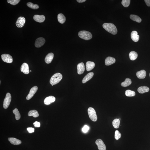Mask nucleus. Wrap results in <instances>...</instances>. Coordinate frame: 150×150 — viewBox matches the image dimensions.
<instances>
[{
    "instance_id": "1",
    "label": "nucleus",
    "mask_w": 150,
    "mask_h": 150,
    "mask_svg": "<svg viewBox=\"0 0 150 150\" xmlns=\"http://www.w3.org/2000/svg\"><path fill=\"white\" fill-rule=\"evenodd\" d=\"M103 28L112 35H115L117 33V30L115 26L112 23H105L103 25Z\"/></svg>"
},
{
    "instance_id": "2",
    "label": "nucleus",
    "mask_w": 150,
    "mask_h": 150,
    "mask_svg": "<svg viewBox=\"0 0 150 150\" xmlns=\"http://www.w3.org/2000/svg\"><path fill=\"white\" fill-rule=\"evenodd\" d=\"M63 76L62 74L60 73H56L54 74L50 80V83L52 86L58 84L62 80Z\"/></svg>"
},
{
    "instance_id": "3",
    "label": "nucleus",
    "mask_w": 150,
    "mask_h": 150,
    "mask_svg": "<svg viewBox=\"0 0 150 150\" xmlns=\"http://www.w3.org/2000/svg\"><path fill=\"white\" fill-rule=\"evenodd\" d=\"M78 35L80 38L86 40H90L92 37L90 32L85 30L80 31L78 33Z\"/></svg>"
},
{
    "instance_id": "4",
    "label": "nucleus",
    "mask_w": 150,
    "mask_h": 150,
    "mask_svg": "<svg viewBox=\"0 0 150 150\" xmlns=\"http://www.w3.org/2000/svg\"><path fill=\"white\" fill-rule=\"evenodd\" d=\"M88 112L90 119L93 122H96L97 119V117L94 109L92 107H89L88 109Z\"/></svg>"
},
{
    "instance_id": "5",
    "label": "nucleus",
    "mask_w": 150,
    "mask_h": 150,
    "mask_svg": "<svg viewBox=\"0 0 150 150\" xmlns=\"http://www.w3.org/2000/svg\"><path fill=\"white\" fill-rule=\"evenodd\" d=\"M11 94L9 93H7L5 98L3 101V107L4 108L6 109L8 108L11 103Z\"/></svg>"
},
{
    "instance_id": "6",
    "label": "nucleus",
    "mask_w": 150,
    "mask_h": 150,
    "mask_svg": "<svg viewBox=\"0 0 150 150\" xmlns=\"http://www.w3.org/2000/svg\"><path fill=\"white\" fill-rule=\"evenodd\" d=\"M2 60L5 62L11 63L13 62V58L11 56L8 54H3L1 56Z\"/></svg>"
},
{
    "instance_id": "7",
    "label": "nucleus",
    "mask_w": 150,
    "mask_h": 150,
    "mask_svg": "<svg viewBox=\"0 0 150 150\" xmlns=\"http://www.w3.org/2000/svg\"><path fill=\"white\" fill-rule=\"evenodd\" d=\"M26 20L24 17L20 16L17 20L16 23V26L18 28H22L24 25Z\"/></svg>"
},
{
    "instance_id": "8",
    "label": "nucleus",
    "mask_w": 150,
    "mask_h": 150,
    "mask_svg": "<svg viewBox=\"0 0 150 150\" xmlns=\"http://www.w3.org/2000/svg\"><path fill=\"white\" fill-rule=\"evenodd\" d=\"M96 144L98 146V149L99 150H106V146L102 140L98 139L96 140L95 142Z\"/></svg>"
},
{
    "instance_id": "9",
    "label": "nucleus",
    "mask_w": 150,
    "mask_h": 150,
    "mask_svg": "<svg viewBox=\"0 0 150 150\" xmlns=\"http://www.w3.org/2000/svg\"><path fill=\"white\" fill-rule=\"evenodd\" d=\"M45 42V40L43 38L40 37L36 39L35 43V46L37 48H39L43 46Z\"/></svg>"
},
{
    "instance_id": "10",
    "label": "nucleus",
    "mask_w": 150,
    "mask_h": 150,
    "mask_svg": "<svg viewBox=\"0 0 150 150\" xmlns=\"http://www.w3.org/2000/svg\"><path fill=\"white\" fill-rule=\"evenodd\" d=\"M38 89V88L37 86H34L31 88L30 90L29 93L27 97V100H28L30 99L34 96L36 93Z\"/></svg>"
},
{
    "instance_id": "11",
    "label": "nucleus",
    "mask_w": 150,
    "mask_h": 150,
    "mask_svg": "<svg viewBox=\"0 0 150 150\" xmlns=\"http://www.w3.org/2000/svg\"><path fill=\"white\" fill-rule=\"evenodd\" d=\"M21 71L25 74H28L30 71L28 64L26 63H23L21 66Z\"/></svg>"
},
{
    "instance_id": "12",
    "label": "nucleus",
    "mask_w": 150,
    "mask_h": 150,
    "mask_svg": "<svg viewBox=\"0 0 150 150\" xmlns=\"http://www.w3.org/2000/svg\"><path fill=\"white\" fill-rule=\"evenodd\" d=\"M55 97L53 96H51L47 97L44 100V103L45 105H48L55 102Z\"/></svg>"
},
{
    "instance_id": "13",
    "label": "nucleus",
    "mask_w": 150,
    "mask_h": 150,
    "mask_svg": "<svg viewBox=\"0 0 150 150\" xmlns=\"http://www.w3.org/2000/svg\"><path fill=\"white\" fill-rule=\"evenodd\" d=\"M33 18L35 21L39 23L43 22L45 19V16L43 15H35Z\"/></svg>"
},
{
    "instance_id": "14",
    "label": "nucleus",
    "mask_w": 150,
    "mask_h": 150,
    "mask_svg": "<svg viewBox=\"0 0 150 150\" xmlns=\"http://www.w3.org/2000/svg\"><path fill=\"white\" fill-rule=\"evenodd\" d=\"M78 74L81 75L84 73L85 70V66L84 63L81 62L79 63L77 66Z\"/></svg>"
},
{
    "instance_id": "15",
    "label": "nucleus",
    "mask_w": 150,
    "mask_h": 150,
    "mask_svg": "<svg viewBox=\"0 0 150 150\" xmlns=\"http://www.w3.org/2000/svg\"><path fill=\"white\" fill-rule=\"evenodd\" d=\"M138 32L134 31L131 32V38L133 41L137 42L139 39V36L138 35Z\"/></svg>"
},
{
    "instance_id": "16",
    "label": "nucleus",
    "mask_w": 150,
    "mask_h": 150,
    "mask_svg": "<svg viewBox=\"0 0 150 150\" xmlns=\"http://www.w3.org/2000/svg\"><path fill=\"white\" fill-rule=\"evenodd\" d=\"M116 62L115 59L112 57H109L105 59V63L106 65L109 66L115 63Z\"/></svg>"
},
{
    "instance_id": "17",
    "label": "nucleus",
    "mask_w": 150,
    "mask_h": 150,
    "mask_svg": "<svg viewBox=\"0 0 150 150\" xmlns=\"http://www.w3.org/2000/svg\"><path fill=\"white\" fill-rule=\"evenodd\" d=\"M8 140L11 144L15 145H18L21 144V141L16 138L13 137L9 138H8Z\"/></svg>"
},
{
    "instance_id": "18",
    "label": "nucleus",
    "mask_w": 150,
    "mask_h": 150,
    "mask_svg": "<svg viewBox=\"0 0 150 150\" xmlns=\"http://www.w3.org/2000/svg\"><path fill=\"white\" fill-rule=\"evenodd\" d=\"M86 69L87 71H90L94 68L95 64L93 62L88 61L86 63Z\"/></svg>"
},
{
    "instance_id": "19",
    "label": "nucleus",
    "mask_w": 150,
    "mask_h": 150,
    "mask_svg": "<svg viewBox=\"0 0 150 150\" xmlns=\"http://www.w3.org/2000/svg\"><path fill=\"white\" fill-rule=\"evenodd\" d=\"M54 54L52 53H50L46 56L45 59V62L47 64L50 63L54 58Z\"/></svg>"
},
{
    "instance_id": "20",
    "label": "nucleus",
    "mask_w": 150,
    "mask_h": 150,
    "mask_svg": "<svg viewBox=\"0 0 150 150\" xmlns=\"http://www.w3.org/2000/svg\"><path fill=\"white\" fill-rule=\"evenodd\" d=\"M137 77L140 79H144L146 76V72L144 70L138 71L136 74Z\"/></svg>"
},
{
    "instance_id": "21",
    "label": "nucleus",
    "mask_w": 150,
    "mask_h": 150,
    "mask_svg": "<svg viewBox=\"0 0 150 150\" xmlns=\"http://www.w3.org/2000/svg\"><path fill=\"white\" fill-rule=\"evenodd\" d=\"M93 75L94 73L93 72H91L89 73L83 78L82 81V83H85L93 77Z\"/></svg>"
},
{
    "instance_id": "22",
    "label": "nucleus",
    "mask_w": 150,
    "mask_h": 150,
    "mask_svg": "<svg viewBox=\"0 0 150 150\" xmlns=\"http://www.w3.org/2000/svg\"><path fill=\"white\" fill-rule=\"evenodd\" d=\"M149 88L148 87L142 86L138 88V91L139 93L143 94L149 92Z\"/></svg>"
},
{
    "instance_id": "23",
    "label": "nucleus",
    "mask_w": 150,
    "mask_h": 150,
    "mask_svg": "<svg viewBox=\"0 0 150 150\" xmlns=\"http://www.w3.org/2000/svg\"><path fill=\"white\" fill-rule=\"evenodd\" d=\"M58 20L59 23H64L66 20L65 17L62 13H59L58 15Z\"/></svg>"
},
{
    "instance_id": "24",
    "label": "nucleus",
    "mask_w": 150,
    "mask_h": 150,
    "mask_svg": "<svg viewBox=\"0 0 150 150\" xmlns=\"http://www.w3.org/2000/svg\"><path fill=\"white\" fill-rule=\"evenodd\" d=\"M129 58L131 60H134L137 59L138 57L137 53L134 51H132L129 53Z\"/></svg>"
},
{
    "instance_id": "25",
    "label": "nucleus",
    "mask_w": 150,
    "mask_h": 150,
    "mask_svg": "<svg viewBox=\"0 0 150 150\" xmlns=\"http://www.w3.org/2000/svg\"><path fill=\"white\" fill-rule=\"evenodd\" d=\"M132 81L129 78H126L125 81L121 83V85L122 86L126 87L130 85L132 83Z\"/></svg>"
},
{
    "instance_id": "26",
    "label": "nucleus",
    "mask_w": 150,
    "mask_h": 150,
    "mask_svg": "<svg viewBox=\"0 0 150 150\" xmlns=\"http://www.w3.org/2000/svg\"><path fill=\"white\" fill-rule=\"evenodd\" d=\"M130 18L133 21H135L138 23H140L141 21V19L137 15H131Z\"/></svg>"
},
{
    "instance_id": "27",
    "label": "nucleus",
    "mask_w": 150,
    "mask_h": 150,
    "mask_svg": "<svg viewBox=\"0 0 150 150\" xmlns=\"http://www.w3.org/2000/svg\"><path fill=\"white\" fill-rule=\"evenodd\" d=\"M28 115L29 116H33L35 118L38 117L39 116L38 112L35 110H30L29 112Z\"/></svg>"
},
{
    "instance_id": "28",
    "label": "nucleus",
    "mask_w": 150,
    "mask_h": 150,
    "mask_svg": "<svg viewBox=\"0 0 150 150\" xmlns=\"http://www.w3.org/2000/svg\"><path fill=\"white\" fill-rule=\"evenodd\" d=\"M120 124V120L118 119H115L112 122V125L115 129L118 128Z\"/></svg>"
},
{
    "instance_id": "29",
    "label": "nucleus",
    "mask_w": 150,
    "mask_h": 150,
    "mask_svg": "<svg viewBox=\"0 0 150 150\" xmlns=\"http://www.w3.org/2000/svg\"><path fill=\"white\" fill-rule=\"evenodd\" d=\"M13 112L15 115V118L17 120H19L21 118V115L17 109L15 108L13 110Z\"/></svg>"
},
{
    "instance_id": "30",
    "label": "nucleus",
    "mask_w": 150,
    "mask_h": 150,
    "mask_svg": "<svg viewBox=\"0 0 150 150\" xmlns=\"http://www.w3.org/2000/svg\"><path fill=\"white\" fill-rule=\"evenodd\" d=\"M125 95L127 96H134L135 95V93L134 91L130 90H127L125 92Z\"/></svg>"
},
{
    "instance_id": "31",
    "label": "nucleus",
    "mask_w": 150,
    "mask_h": 150,
    "mask_svg": "<svg viewBox=\"0 0 150 150\" xmlns=\"http://www.w3.org/2000/svg\"><path fill=\"white\" fill-rule=\"evenodd\" d=\"M27 5L29 7L33 9H37L39 8V6L38 5L34 4L31 2L27 3Z\"/></svg>"
},
{
    "instance_id": "32",
    "label": "nucleus",
    "mask_w": 150,
    "mask_h": 150,
    "mask_svg": "<svg viewBox=\"0 0 150 150\" xmlns=\"http://www.w3.org/2000/svg\"><path fill=\"white\" fill-rule=\"evenodd\" d=\"M130 0H123L122 4L124 7H127L130 4Z\"/></svg>"
},
{
    "instance_id": "33",
    "label": "nucleus",
    "mask_w": 150,
    "mask_h": 150,
    "mask_svg": "<svg viewBox=\"0 0 150 150\" xmlns=\"http://www.w3.org/2000/svg\"><path fill=\"white\" fill-rule=\"evenodd\" d=\"M20 1V0H8L7 1L10 4L15 5L17 4Z\"/></svg>"
},
{
    "instance_id": "34",
    "label": "nucleus",
    "mask_w": 150,
    "mask_h": 150,
    "mask_svg": "<svg viewBox=\"0 0 150 150\" xmlns=\"http://www.w3.org/2000/svg\"><path fill=\"white\" fill-rule=\"evenodd\" d=\"M121 134L118 130H116L115 132V139L118 140L120 138Z\"/></svg>"
},
{
    "instance_id": "35",
    "label": "nucleus",
    "mask_w": 150,
    "mask_h": 150,
    "mask_svg": "<svg viewBox=\"0 0 150 150\" xmlns=\"http://www.w3.org/2000/svg\"><path fill=\"white\" fill-rule=\"evenodd\" d=\"M89 129V127L87 125H85L82 129V131L83 132L86 133L88 132V131Z\"/></svg>"
},
{
    "instance_id": "36",
    "label": "nucleus",
    "mask_w": 150,
    "mask_h": 150,
    "mask_svg": "<svg viewBox=\"0 0 150 150\" xmlns=\"http://www.w3.org/2000/svg\"><path fill=\"white\" fill-rule=\"evenodd\" d=\"M27 130L28 131V132L31 133L34 132L35 129L33 128L29 127L27 128Z\"/></svg>"
},
{
    "instance_id": "37",
    "label": "nucleus",
    "mask_w": 150,
    "mask_h": 150,
    "mask_svg": "<svg viewBox=\"0 0 150 150\" xmlns=\"http://www.w3.org/2000/svg\"><path fill=\"white\" fill-rule=\"evenodd\" d=\"M33 125H34L35 127H40V123L37 121L33 123Z\"/></svg>"
},
{
    "instance_id": "38",
    "label": "nucleus",
    "mask_w": 150,
    "mask_h": 150,
    "mask_svg": "<svg viewBox=\"0 0 150 150\" xmlns=\"http://www.w3.org/2000/svg\"><path fill=\"white\" fill-rule=\"evenodd\" d=\"M145 1L148 6H150V0H145Z\"/></svg>"
},
{
    "instance_id": "39",
    "label": "nucleus",
    "mask_w": 150,
    "mask_h": 150,
    "mask_svg": "<svg viewBox=\"0 0 150 150\" xmlns=\"http://www.w3.org/2000/svg\"><path fill=\"white\" fill-rule=\"evenodd\" d=\"M86 1V0H77V1L78 3H82Z\"/></svg>"
},
{
    "instance_id": "40",
    "label": "nucleus",
    "mask_w": 150,
    "mask_h": 150,
    "mask_svg": "<svg viewBox=\"0 0 150 150\" xmlns=\"http://www.w3.org/2000/svg\"><path fill=\"white\" fill-rule=\"evenodd\" d=\"M30 72H31L32 71H31V70H30Z\"/></svg>"
},
{
    "instance_id": "41",
    "label": "nucleus",
    "mask_w": 150,
    "mask_h": 150,
    "mask_svg": "<svg viewBox=\"0 0 150 150\" xmlns=\"http://www.w3.org/2000/svg\"></svg>"
}]
</instances>
